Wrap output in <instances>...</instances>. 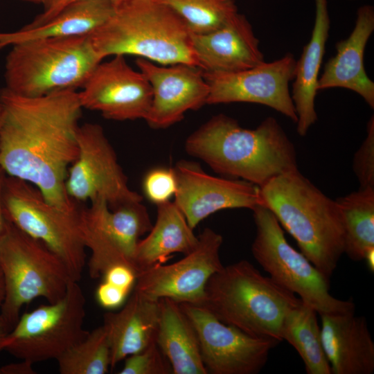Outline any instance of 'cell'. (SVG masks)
Returning <instances> with one entry per match:
<instances>
[{
  "mask_svg": "<svg viewBox=\"0 0 374 374\" xmlns=\"http://www.w3.org/2000/svg\"><path fill=\"white\" fill-rule=\"evenodd\" d=\"M3 112V102H2V95H1V89H0V122L1 118Z\"/></svg>",
  "mask_w": 374,
  "mask_h": 374,
  "instance_id": "7bdbcfd3",
  "label": "cell"
},
{
  "mask_svg": "<svg viewBox=\"0 0 374 374\" xmlns=\"http://www.w3.org/2000/svg\"><path fill=\"white\" fill-rule=\"evenodd\" d=\"M315 19L311 38L296 64L292 99L297 114V133L304 136L317 121L315 98L319 73L329 36L330 20L328 0H314Z\"/></svg>",
  "mask_w": 374,
  "mask_h": 374,
  "instance_id": "603a6c76",
  "label": "cell"
},
{
  "mask_svg": "<svg viewBox=\"0 0 374 374\" xmlns=\"http://www.w3.org/2000/svg\"><path fill=\"white\" fill-rule=\"evenodd\" d=\"M33 363L21 360L0 366V374H35Z\"/></svg>",
  "mask_w": 374,
  "mask_h": 374,
  "instance_id": "8d00e7d4",
  "label": "cell"
},
{
  "mask_svg": "<svg viewBox=\"0 0 374 374\" xmlns=\"http://www.w3.org/2000/svg\"><path fill=\"white\" fill-rule=\"evenodd\" d=\"M83 1V0H60L57 3H55L51 8L45 10L42 13L38 15L30 24H27L28 26H34L40 25L53 16H55L58 12L63 9L66 6L71 4L73 3ZM114 3H117L119 0H111Z\"/></svg>",
  "mask_w": 374,
  "mask_h": 374,
  "instance_id": "d590c367",
  "label": "cell"
},
{
  "mask_svg": "<svg viewBox=\"0 0 374 374\" xmlns=\"http://www.w3.org/2000/svg\"><path fill=\"white\" fill-rule=\"evenodd\" d=\"M103 60L89 35L16 44L6 57L4 88L29 98L77 91Z\"/></svg>",
  "mask_w": 374,
  "mask_h": 374,
  "instance_id": "8992f818",
  "label": "cell"
},
{
  "mask_svg": "<svg viewBox=\"0 0 374 374\" xmlns=\"http://www.w3.org/2000/svg\"><path fill=\"white\" fill-rule=\"evenodd\" d=\"M129 291L103 280L98 286L96 297L98 304L107 310H114L123 305Z\"/></svg>",
  "mask_w": 374,
  "mask_h": 374,
  "instance_id": "836d02e7",
  "label": "cell"
},
{
  "mask_svg": "<svg viewBox=\"0 0 374 374\" xmlns=\"http://www.w3.org/2000/svg\"><path fill=\"white\" fill-rule=\"evenodd\" d=\"M5 175L6 174L4 171L0 167V237L1 236V235L3 234L6 229L7 221H8L3 213L2 200H1L2 185H3V181Z\"/></svg>",
  "mask_w": 374,
  "mask_h": 374,
  "instance_id": "f35d334b",
  "label": "cell"
},
{
  "mask_svg": "<svg viewBox=\"0 0 374 374\" xmlns=\"http://www.w3.org/2000/svg\"><path fill=\"white\" fill-rule=\"evenodd\" d=\"M320 316L322 344L332 374H372L374 341L366 318L355 311Z\"/></svg>",
  "mask_w": 374,
  "mask_h": 374,
  "instance_id": "d6986e66",
  "label": "cell"
},
{
  "mask_svg": "<svg viewBox=\"0 0 374 374\" xmlns=\"http://www.w3.org/2000/svg\"><path fill=\"white\" fill-rule=\"evenodd\" d=\"M157 206L155 224L136 248L134 264L137 275L154 265L165 263L175 253H189L198 243V237L174 202Z\"/></svg>",
  "mask_w": 374,
  "mask_h": 374,
  "instance_id": "d4e9b609",
  "label": "cell"
},
{
  "mask_svg": "<svg viewBox=\"0 0 374 374\" xmlns=\"http://www.w3.org/2000/svg\"><path fill=\"white\" fill-rule=\"evenodd\" d=\"M5 298V284L2 271L0 268V308Z\"/></svg>",
  "mask_w": 374,
  "mask_h": 374,
  "instance_id": "60d3db41",
  "label": "cell"
},
{
  "mask_svg": "<svg viewBox=\"0 0 374 374\" xmlns=\"http://www.w3.org/2000/svg\"><path fill=\"white\" fill-rule=\"evenodd\" d=\"M11 331L8 325L0 314V351L5 350L9 343L8 334Z\"/></svg>",
  "mask_w": 374,
  "mask_h": 374,
  "instance_id": "74e56055",
  "label": "cell"
},
{
  "mask_svg": "<svg viewBox=\"0 0 374 374\" xmlns=\"http://www.w3.org/2000/svg\"><path fill=\"white\" fill-rule=\"evenodd\" d=\"M83 109L114 121L145 120L152 91L143 73L133 69L124 55L100 62L78 92Z\"/></svg>",
  "mask_w": 374,
  "mask_h": 374,
  "instance_id": "9a60e30c",
  "label": "cell"
},
{
  "mask_svg": "<svg viewBox=\"0 0 374 374\" xmlns=\"http://www.w3.org/2000/svg\"><path fill=\"white\" fill-rule=\"evenodd\" d=\"M136 64L152 91L145 120L150 127H170L181 121L186 112L206 104L209 89L202 69L186 64L161 66L141 57L136 60Z\"/></svg>",
  "mask_w": 374,
  "mask_h": 374,
  "instance_id": "e0dca14e",
  "label": "cell"
},
{
  "mask_svg": "<svg viewBox=\"0 0 374 374\" xmlns=\"http://www.w3.org/2000/svg\"><path fill=\"white\" fill-rule=\"evenodd\" d=\"M256 236L253 258L275 283L298 295L319 315L355 311L351 300H341L330 292L329 278L287 242L283 228L265 206L253 210Z\"/></svg>",
  "mask_w": 374,
  "mask_h": 374,
  "instance_id": "9c48e42d",
  "label": "cell"
},
{
  "mask_svg": "<svg viewBox=\"0 0 374 374\" xmlns=\"http://www.w3.org/2000/svg\"><path fill=\"white\" fill-rule=\"evenodd\" d=\"M193 323L204 365L211 374H256L279 341L252 337L217 319L202 305L179 303Z\"/></svg>",
  "mask_w": 374,
  "mask_h": 374,
  "instance_id": "7c38bea8",
  "label": "cell"
},
{
  "mask_svg": "<svg viewBox=\"0 0 374 374\" xmlns=\"http://www.w3.org/2000/svg\"><path fill=\"white\" fill-rule=\"evenodd\" d=\"M0 167L36 186L51 204L71 210L80 202L65 189L68 169L78 154L82 107L77 91L29 98L1 89Z\"/></svg>",
  "mask_w": 374,
  "mask_h": 374,
  "instance_id": "6da1fadb",
  "label": "cell"
},
{
  "mask_svg": "<svg viewBox=\"0 0 374 374\" xmlns=\"http://www.w3.org/2000/svg\"><path fill=\"white\" fill-rule=\"evenodd\" d=\"M175 11L194 34H205L224 26L237 12L233 0H158Z\"/></svg>",
  "mask_w": 374,
  "mask_h": 374,
  "instance_id": "f546056e",
  "label": "cell"
},
{
  "mask_svg": "<svg viewBox=\"0 0 374 374\" xmlns=\"http://www.w3.org/2000/svg\"><path fill=\"white\" fill-rule=\"evenodd\" d=\"M353 1V0H352Z\"/></svg>",
  "mask_w": 374,
  "mask_h": 374,
  "instance_id": "f6af8a7d",
  "label": "cell"
},
{
  "mask_svg": "<svg viewBox=\"0 0 374 374\" xmlns=\"http://www.w3.org/2000/svg\"><path fill=\"white\" fill-rule=\"evenodd\" d=\"M22 1L42 4L43 0H22Z\"/></svg>",
  "mask_w": 374,
  "mask_h": 374,
  "instance_id": "ee69618b",
  "label": "cell"
},
{
  "mask_svg": "<svg viewBox=\"0 0 374 374\" xmlns=\"http://www.w3.org/2000/svg\"><path fill=\"white\" fill-rule=\"evenodd\" d=\"M364 260L366 261L370 271L373 273L374 271V247L366 251Z\"/></svg>",
  "mask_w": 374,
  "mask_h": 374,
  "instance_id": "ab89813d",
  "label": "cell"
},
{
  "mask_svg": "<svg viewBox=\"0 0 374 374\" xmlns=\"http://www.w3.org/2000/svg\"><path fill=\"white\" fill-rule=\"evenodd\" d=\"M89 37L103 59L133 55L162 65L198 68L188 26L158 0H119L109 18Z\"/></svg>",
  "mask_w": 374,
  "mask_h": 374,
  "instance_id": "277c9868",
  "label": "cell"
},
{
  "mask_svg": "<svg viewBox=\"0 0 374 374\" xmlns=\"http://www.w3.org/2000/svg\"><path fill=\"white\" fill-rule=\"evenodd\" d=\"M77 140L78 157L69 166L65 181L70 198L80 203L103 199L111 209L142 202V197L129 187L116 152L100 125H80Z\"/></svg>",
  "mask_w": 374,
  "mask_h": 374,
  "instance_id": "8fae6325",
  "label": "cell"
},
{
  "mask_svg": "<svg viewBox=\"0 0 374 374\" xmlns=\"http://www.w3.org/2000/svg\"><path fill=\"white\" fill-rule=\"evenodd\" d=\"M60 0H43L42 4L44 6V10H47L55 3H57Z\"/></svg>",
  "mask_w": 374,
  "mask_h": 374,
  "instance_id": "b9f144b4",
  "label": "cell"
},
{
  "mask_svg": "<svg viewBox=\"0 0 374 374\" xmlns=\"http://www.w3.org/2000/svg\"><path fill=\"white\" fill-rule=\"evenodd\" d=\"M0 268L5 284L0 314L11 330L24 305L40 297L57 302L75 281L60 257L8 220L0 237Z\"/></svg>",
  "mask_w": 374,
  "mask_h": 374,
  "instance_id": "52a82bcc",
  "label": "cell"
},
{
  "mask_svg": "<svg viewBox=\"0 0 374 374\" xmlns=\"http://www.w3.org/2000/svg\"><path fill=\"white\" fill-rule=\"evenodd\" d=\"M301 301L242 260L223 266L209 278L201 305L222 322L252 337L280 342L285 316Z\"/></svg>",
  "mask_w": 374,
  "mask_h": 374,
  "instance_id": "5b68a950",
  "label": "cell"
},
{
  "mask_svg": "<svg viewBox=\"0 0 374 374\" xmlns=\"http://www.w3.org/2000/svg\"><path fill=\"white\" fill-rule=\"evenodd\" d=\"M260 191L262 206L294 238L301 252L330 278L345 246L342 217L335 200L299 169L274 177Z\"/></svg>",
  "mask_w": 374,
  "mask_h": 374,
  "instance_id": "3957f363",
  "label": "cell"
},
{
  "mask_svg": "<svg viewBox=\"0 0 374 374\" xmlns=\"http://www.w3.org/2000/svg\"><path fill=\"white\" fill-rule=\"evenodd\" d=\"M159 319V301L136 291L117 312L103 315L111 350V368L155 341Z\"/></svg>",
  "mask_w": 374,
  "mask_h": 374,
  "instance_id": "7402d4cb",
  "label": "cell"
},
{
  "mask_svg": "<svg viewBox=\"0 0 374 374\" xmlns=\"http://www.w3.org/2000/svg\"><path fill=\"white\" fill-rule=\"evenodd\" d=\"M142 188L146 198L157 206L170 201L177 188L174 168L157 167L144 176Z\"/></svg>",
  "mask_w": 374,
  "mask_h": 374,
  "instance_id": "1f68e13d",
  "label": "cell"
},
{
  "mask_svg": "<svg viewBox=\"0 0 374 374\" xmlns=\"http://www.w3.org/2000/svg\"><path fill=\"white\" fill-rule=\"evenodd\" d=\"M185 150L216 173L259 187L299 169L293 143L271 116L247 129L227 115L217 114L187 137Z\"/></svg>",
  "mask_w": 374,
  "mask_h": 374,
  "instance_id": "7a4b0ae2",
  "label": "cell"
},
{
  "mask_svg": "<svg viewBox=\"0 0 374 374\" xmlns=\"http://www.w3.org/2000/svg\"><path fill=\"white\" fill-rule=\"evenodd\" d=\"M159 301L155 342L169 362L173 374H208L202 362L196 330L180 304Z\"/></svg>",
  "mask_w": 374,
  "mask_h": 374,
  "instance_id": "484cf974",
  "label": "cell"
},
{
  "mask_svg": "<svg viewBox=\"0 0 374 374\" xmlns=\"http://www.w3.org/2000/svg\"><path fill=\"white\" fill-rule=\"evenodd\" d=\"M296 60L291 53L278 60L262 62L235 72H206L209 92L206 104L249 103L263 105L297 122L289 90L294 80Z\"/></svg>",
  "mask_w": 374,
  "mask_h": 374,
  "instance_id": "5bb4252c",
  "label": "cell"
},
{
  "mask_svg": "<svg viewBox=\"0 0 374 374\" xmlns=\"http://www.w3.org/2000/svg\"><path fill=\"white\" fill-rule=\"evenodd\" d=\"M335 202L343 221L344 253L353 261H362L374 247V188H359Z\"/></svg>",
  "mask_w": 374,
  "mask_h": 374,
  "instance_id": "83f0119b",
  "label": "cell"
},
{
  "mask_svg": "<svg viewBox=\"0 0 374 374\" xmlns=\"http://www.w3.org/2000/svg\"><path fill=\"white\" fill-rule=\"evenodd\" d=\"M192 43L198 68L203 71L235 72L265 62L251 24L239 12L215 30L192 33Z\"/></svg>",
  "mask_w": 374,
  "mask_h": 374,
  "instance_id": "ac0fdd59",
  "label": "cell"
},
{
  "mask_svg": "<svg viewBox=\"0 0 374 374\" xmlns=\"http://www.w3.org/2000/svg\"><path fill=\"white\" fill-rule=\"evenodd\" d=\"M86 299L78 281H72L57 302L24 313L8 334L5 350L33 364L57 359L84 339Z\"/></svg>",
  "mask_w": 374,
  "mask_h": 374,
  "instance_id": "30bf717a",
  "label": "cell"
},
{
  "mask_svg": "<svg viewBox=\"0 0 374 374\" xmlns=\"http://www.w3.org/2000/svg\"><path fill=\"white\" fill-rule=\"evenodd\" d=\"M1 200L6 217L60 257L78 282L86 263L81 231L84 207L80 204L71 210L59 208L48 203L34 185L6 175Z\"/></svg>",
  "mask_w": 374,
  "mask_h": 374,
  "instance_id": "ba28073f",
  "label": "cell"
},
{
  "mask_svg": "<svg viewBox=\"0 0 374 374\" xmlns=\"http://www.w3.org/2000/svg\"><path fill=\"white\" fill-rule=\"evenodd\" d=\"M317 314L301 301L285 316L281 338L297 351L308 374H332L322 344Z\"/></svg>",
  "mask_w": 374,
  "mask_h": 374,
  "instance_id": "4316f807",
  "label": "cell"
},
{
  "mask_svg": "<svg viewBox=\"0 0 374 374\" xmlns=\"http://www.w3.org/2000/svg\"><path fill=\"white\" fill-rule=\"evenodd\" d=\"M195 248L170 265H156L141 271L134 290L155 301L169 299L178 303L201 305L209 278L223 267L220 250L222 236L206 228Z\"/></svg>",
  "mask_w": 374,
  "mask_h": 374,
  "instance_id": "4fadbf2b",
  "label": "cell"
},
{
  "mask_svg": "<svg viewBox=\"0 0 374 374\" xmlns=\"http://www.w3.org/2000/svg\"><path fill=\"white\" fill-rule=\"evenodd\" d=\"M102 277L104 281L130 292L136 283L137 274L127 265H116L109 267Z\"/></svg>",
  "mask_w": 374,
  "mask_h": 374,
  "instance_id": "e575fe53",
  "label": "cell"
},
{
  "mask_svg": "<svg viewBox=\"0 0 374 374\" xmlns=\"http://www.w3.org/2000/svg\"><path fill=\"white\" fill-rule=\"evenodd\" d=\"M353 171L359 188H374V118L371 117L366 127V136L354 154Z\"/></svg>",
  "mask_w": 374,
  "mask_h": 374,
  "instance_id": "d6a6232c",
  "label": "cell"
},
{
  "mask_svg": "<svg viewBox=\"0 0 374 374\" xmlns=\"http://www.w3.org/2000/svg\"><path fill=\"white\" fill-rule=\"evenodd\" d=\"M114 5L111 0L73 3L40 25L0 32V49L35 39L89 35L109 18Z\"/></svg>",
  "mask_w": 374,
  "mask_h": 374,
  "instance_id": "cb8c5ba5",
  "label": "cell"
},
{
  "mask_svg": "<svg viewBox=\"0 0 374 374\" xmlns=\"http://www.w3.org/2000/svg\"><path fill=\"white\" fill-rule=\"evenodd\" d=\"M56 361L61 374H105L111 368V350L107 332L102 325Z\"/></svg>",
  "mask_w": 374,
  "mask_h": 374,
  "instance_id": "f1b7e54d",
  "label": "cell"
},
{
  "mask_svg": "<svg viewBox=\"0 0 374 374\" xmlns=\"http://www.w3.org/2000/svg\"><path fill=\"white\" fill-rule=\"evenodd\" d=\"M119 374H170L171 366L156 342L126 357Z\"/></svg>",
  "mask_w": 374,
  "mask_h": 374,
  "instance_id": "4dcf8cb0",
  "label": "cell"
},
{
  "mask_svg": "<svg viewBox=\"0 0 374 374\" xmlns=\"http://www.w3.org/2000/svg\"><path fill=\"white\" fill-rule=\"evenodd\" d=\"M174 170L177 188L173 202L193 229L217 211L262 205L260 187L252 183L210 175L186 160L178 161Z\"/></svg>",
  "mask_w": 374,
  "mask_h": 374,
  "instance_id": "2e32d148",
  "label": "cell"
},
{
  "mask_svg": "<svg viewBox=\"0 0 374 374\" xmlns=\"http://www.w3.org/2000/svg\"><path fill=\"white\" fill-rule=\"evenodd\" d=\"M374 31V7L364 5L357 11L355 24L349 37L337 42L336 54L325 64L318 80V91L345 88L359 94L374 108V82L364 64L365 48Z\"/></svg>",
  "mask_w": 374,
  "mask_h": 374,
  "instance_id": "ffe728a7",
  "label": "cell"
},
{
  "mask_svg": "<svg viewBox=\"0 0 374 374\" xmlns=\"http://www.w3.org/2000/svg\"><path fill=\"white\" fill-rule=\"evenodd\" d=\"M141 202H130L111 209L105 200L98 199L84 208L81 222L84 235L111 246L134 270L137 244L152 226L147 208Z\"/></svg>",
  "mask_w": 374,
  "mask_h": 374,
  "instance_id": "44dd1931",
  "label": "cell"
}]
</instances>
